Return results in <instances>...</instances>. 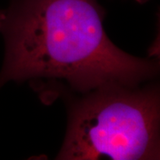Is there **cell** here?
Instances as JSON below:
<instances>
[{"instance_id": "6da1fadb", "label": "cell", "mask_w": 160, "mask_h": 160, "mask_svg": "<svg viewBox=\"0 0 160 160\" xmlns=\"http://www.w3.org/2000/svg\"><path fill=\"white\" fill-rule=\"evenodd\" d=\"M97 0H11L0 28L6 53L0 88L9 81L60 79L79 92L137 86L158 73L109 40Z\"/></svg>"}, {"instance_id": "7a4b0ae2", "label": "cell", "mask_w": 160, "mask_h": 160, "mask_svg": "<svg viewBox=\"0 0 160 160\" xmlns=\"http://www.w3.org/2000/svg\"><path fill=\"white\" fill-rule=\"evenodd\" d=\"M159 92L156 86H108L70 107L58 159L159 158Z\"/></svg>"}, {"instance_id": "3957f363", "label": "cell", "mask_w": 160, "mask_h": 160, "mask_svg": "<svg viewBox=\"0 0 160 160\" xmlns=\"http://www.w3.org/2000/svg\"><path fill=\"white\" fill-rule=\"evenodd\" d=\"M4 19H5V10H1L0 9V28H1V25L3 23Z\"/></svg>"}]
</instances>
